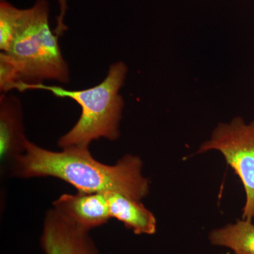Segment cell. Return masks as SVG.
I'll list each match as a JSON object with an SVG mask.
<instances>
[{
    "label": "cell",
    "instance_id": "6da1fadb",
    "mask_svg": "<svg viewBox=\"0 0 254 254\" xmlns=\"http://www.w3.org/2000/svg\"><path fill=\"white\" fill-rule=\"evenodd\" d=\"M141 158L126 155L114 165L93 158L88 148L46 150L27 140L11 175L21 178L53 177L67 182L79 192L121 193L137 200L148 195L149 181L142 175Z\"/></svg>",
    "mask_w": 254,
    "mask_h": 254
},
{
    "label": "cell",
    "instance_id": "7a4b0ae2",
    "mask_svg": "<svg viewBox=\"0 0 254 254\" xmlns=\"http://www.w3.org/2000/svg\"><path fill=\"white\" fill-rule=\"evenodd\" d=\"M128 67L123 62L113 63L106 77L96 86L83 90L70 91L62 86L43 83L26 86L28 90L49 91L55 97L69 98L81 106L77 123L58 140L60 148H88L95 140L104 138L114 141L120 136V125L123 118L125 102L120 95L126 80Z\"/></svg>",
    "mask_w": 254,
    "mask_h": 254
},
{
    "label": "cell",
    "instance_id": "3957f363",
    "mask_svg": "<svg viewBox=\"0 0 254 254\" xmlns=\"http://www.w3.org/2000/svg\"><path fill=\"white\" fill-rule=\"evenodd\" d=\"M49 18L48 0H37L31 7L22 9L16 36L6 53L18 67L19 82L14 89L19 92L48 80L67 83L71 79L59 36L52 31Z\"/></svg>",
    "mask_w": 254,
    "mask_h": 254
},
{
    "label": "cell",
    "instance_id": "277c9868",
    "mask_svg": "<svg viewBox=\"0 0 254 254\" xmlns=\"http://www.w3.org/2000/svg\"><path fill=\"white\" fill-rule=\"evenodd\" d=\"M218 150L240 177L246 193L242 219L253 221L254 217V120L247 123L237 117L230 123H220L197 153Z\"/></svg>",
    "mask_w": 254,
    "mask_h": 254
},
{
    "label": "cell",
    "instance_id": "5b68a950",
    "mask_svg": "<svg viewBox=\"0 0 254 254\" xmlns=\"http://www.w3.org/2000/svg\"><path fill=\"white\" fill-rule=\"evenodd\" d=\"M88 232L50 209L43 223L42 248L46 254H95L98 252Z\"/></svg>",
    "mask_w": 254,
    "mask_h": 254
},
{
    "label": "cell",
    "instance_id": "8992f818",
    "mask_svg": "<svg viewBox=\"0 0 254 254\" xmlns=\"http://www.w3.org/2000/svg\"><path fill=\"white\" fill-rule=\"evenodd\" d=\"M23 125V108L17 96H0V165L1 176L11 173L15 162L25 150L27 141Z\"/></svg>",
    "mask_w": 254,
    "mask_h": 254
},
{
    "label": "cell",
    "instance_id": "52a82bcc",
    "mask_svg": "<svg viewBox=\"0 0 254 254\" xmlns=\"http://www.w3.org/2000/svg\"><path fill=\"white\" fill-rule=\"evenodd\" d=\"M53 208L88 231L104 225L112 218L105 193L79 191L74 195L66 193L55 200Z\"/></svg>",
    "mask_w": 254,
    "mask_h": 254
},
{
    "label": "cell",
    "instance_id": "ba28073f",
    "mask_svg": "<svg viewBox=\"0 0 254 254\" xmlns=\"http://www.w3.org/2000/svg\"><path fill=\"white\" fill-rule=\"evenodd\" d=\"M109 203L112 218L123 222L136 235H153L156 232L155 215L142 204L140 200L133 199L119 193H105Z\"/></svg>",
    "mask_w": 254,
    "mask_h": 254
},
{
    "label": "cell",
    "instance_id": "9c48e42d",
    "mask_svg": "<svg viewBox=\"0 0 254 254\" xmlns=\"http://www.w3.org/2000/svg\"><path fill=\"white\" fill-rule=\"evenodd\" d=\"M211 245L226 247L234 254H254V223L253 221L238 220L209 234Z\"/></svg>",
    "mask_w": 254,
    "mask_h": 254
},
{
    "label": "cell",
    "instance_id": "30bf717a",
    "mask_svg": "<svg viewBox=\"0 0 254 254\" xmlns=\"http://www.w3.org/2000/svg\"><path fill=\"white\" fill-rule=\"evenodd\" d=\"M22 9L0 0V50L8 53L16 36Z\"/></svg>",
    "mask_w": 254,
    "mask_h": 254
},
{
    "label": "cell",
    "instance_id": "8fae6325",
    "mask_svg": "<svg viewBox=\"0 0 254 254\" xmlns=\"http://www.w3.org/2000/svg\"><path fill=\"white\" fill-rule=\"evenodd\" d=\"M19 82V72L16 63L8 53H0V91L9 93Z\"/></svg>",
    "mask_w": 254,
    "mask_h": 254
},
{
    "label": "cell",
    "instance_id": "7c38bea8",
    "mask_svg": "<svg viewBox=\"0 0 254 254\" xmlns=\"http://www.w3.org/2000/svg\"><path fill=\"white\" fill-rule=\"evenodd\" d=\"M59 4L60 13L57 16V26L55 29V33L58 36H63L64 33L68 29L67 26L65 24L64 20L67 11V1L66 0H58Z\"/></svg>",
    "mask_w": 254,
    "mask_h": 254
},
{
    "label": "cell",
    "instance_id": "4fadbf2b",
    "mask_svg": "<svg viewBox=\"0 0 254 254\" xmlns=\"http://www.w3.org/2000/svg\"><path fill=\"white\" fill-rule=\"evenodd\" d=\"M253 222H254V219H253Z\"/></svg>",
    "mask_w": 254,
    "mask_h": 254
},
{
    "label": "cell",
    "instance_id": "5bb4252c",
    "mask_svg": "<svg viewBox=\"0 0 254 254\" xmlns=\"http://www.w3.org/2000/svg\"><path fill=\"white\" fill-rule=\"evenodd\" d=\"M99 254V253H98H98H96V254Z\"/></svg>",
    "mask_w": 254,
    "mask_h": 254
}]
</instances>
